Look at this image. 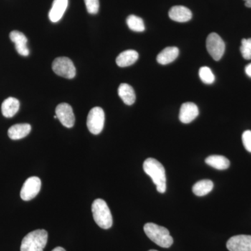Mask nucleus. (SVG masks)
<instances>
[{"mask_svg":"<svg viewBox=\"0 0 251 251\" xmlns=\"http://www.w3.org/2000/svg\"><path fill=\"white\" fill-rule=\"evenodd\" d=\"M143 170L152 179L153 184L156 186L158 192H166V175L163 165L154 158H149L144 162Z\"/></svg>","mask_w":251,"mask_h":251,"instance_id":"1","label":"nucleus"},{"mask_svg":"<svg viewBox=\"0 0 251 251\" xmlns=\"http://www.w3.org/2000/svg\"><path fill=\"white\" fill-rule=\"evenodd\" d=\"M145 234L153 242L162 248H170L173 245V238L166 227L153 223H148L144 226Z\"/></svg>","mask_w":251,"mask_h":251,"instance_id":"2","label":"nucleus"},{"mask_svg":"<svg viewBox=\"0 0 251 251\" xmlns=\"http://www.w3.org/2000/svg\"><path fill=\"white\" fill-rule=\"evenodd\" d=\"M47 231L36 229L29 232L21 243V251H44L48 242Z\"/></svg>","mask_w":251,"mask_h":251,"instance_id":"3","label":"nucleus"},{"mask_svg":"<svg viewBox=\"0 0 251 251\" xmlns=\"http://www.w3.org/2000/svg\"><path fill=\"white\" fill-rule=\"evenodd\" d=\"M92 214L96 224L102 229H108L112 226L111 211L108 204L102 199H97L92 205Z\"/></svg>","mask_w":251,"mask_h":251,"instance_id":"4","label":"nucleus"},{"mask_svg":"<svg viewBox=\"0 0 251 251\" xmlns=\"http://www.w3.org/2000/svg\"><path fill=\"white\" fill-rule=\"evenodd\" d=\"M52 68L54 74L65 78L72 79L76 75L75 66L68 57H57L52 62Z\"/></svg>","mask_w":251,"mask_h":251,"instance_id":"5","label":"nucleus"},{"mask_svg":"<svg viewBox=\"0 0 251 251\" xmlns=\"http://www.w3.org/2000/svg\"><path fill=\"white\" fill-rule=\"evenodd\" d=\"M105 124V113L100 107H95L89 112L87 126L89 130L94 135L101 133Z\"/></svg>","mask_w":251,"mask_h":251,"instance_id":"6","label":"nucleus"},{"mask_svg":"<svg viewBox=\"0 0 251 251\" xmlns=\"http://www.w3.org/2000/svg\"><path fill=\"white\" fill-rule=\"evenodd\" d=\"M206 47L208 52L216 61L222 58L226 49V45L221 36L216 33H211L206 41Z\"/></svg>","mask_w":251,"mask_h":251,"instance_id":"7","label":"nucleus"},{"mask_svg":"<svg viewBox=\"0 0 251 251\" xmlns=\"http://www.w3.org/2000/svg\"><path fill=\"white\" fill-rule=\"evenodd\" d=\"M41 181L37 176H31L26 180L21 191V198L24 201H29L40 192Z\"/></svg>","mask_w":251,"mask_h":251,"instance_id":"8","label":"nucleus"},{"mask_svg":"<svg viewBox=\"0 0 251 251\" xmlns=\"http://www.w3.org/2000/svg\"><path fill=\"white\" fill-rule=\"evenodd\" d=\"M56 116L64 126L72 128L75 124V115L72 107L69 104H59L55 110Z\"/></svg>","mask_w":251,"mask_h":251,"instance_id":"9","label":"nucleus"},{"mask_svg":"<svg viewBox=\"0 0 251 251\" xmlns=\"http://www.w3.org/2000/svg\"><path fill=\"white\" fill-rule=\"evenodd\" d=\"M226 246L229 251H251V235L234 236L227 241Z\"/></svg>","mask_w":251,"mask_h":251,"instance_id":"10","label":"nucleus"},{"mask_svg":"<svg viewBox=\"0 0 251 251\" xmlns=\"http://www.w3.org/2000/svg\"><path fill=\"white\" fill-rule=\"evenodd\" d=\"M10 39L14 42L18 53L21 55H29V50L27 47V38L19 31H12L10 33Z\"/></svg>","mask_w":251,"mask_h":251,"instance_id":"11","label":"nucleus"},{"mask_svg":"<svg viewBox=\"0 0 251 251\" xmlns=\"http://www.w3.org/2000/svg\"><path fill=\"white\" fill-rule=\"evenodd\" d=\"M199 115L197 105L191 102L182 104L179 112V120L184 124L193 122Z\"/></svg>","mask_w":251,"mask_h":251,"instance_id":"12","label":"nucleus"},{"mask_svg":"<svg viewBox=\"0 0 251 251\" xmlns=\"http://www.w3.org/2000/svg\"><path fill=\"white\" fill-rule=\"evenodd\" d=\"M169 17L173 21L186 23L192 18V12L184 6H175L169 11Z\"/></svg>","mask_w":251,"mask_h":251,"instance_id":"13","label":"nucleus"},{"mask_svg":"<svg viewBox=\"0 0 251 251\" xmlns=\"http://www.w3.org/2000/svg\"><path fill=\"white\" fill-rule=\"evenodd\" d=\"M68 2V0H54L49 12V19L51 22L57 23L62 19L67 9Z\"/></svg>","mask_w":251,"mask_h":251,"instance_id":"14","label":"nucleus"},{"mask_svg":"<svg viewBox=\"0 0 251 251\" xmlns=\"http://www.w3.org/2000/svg\"><path fill=\"white\" fill-rule=\"evenodd\" d=\"M31 130V126L29 124H17L10 127L8 135L11 140H21L27 136Z\"/></svg>","mask_w":251,"mask_h":251,"instance_id":"15","label":"nucleus"},{"mask_svg":"<svg viewBox=\"0 0 251 251\" xmlns=\"http://www.w3.org/2000/svg\"><path fill=\"white\" fill-rule=\"evenodd\" d=\"M139 54L133 50H127L119 54L116 59V64L120 67H129L138 60Z\"/></svg>","mask_w":251,"mask_h":251,"instance_id":"16","label":"nucleus"},{"mask_svg":"<svg viewBox=\"0 0 251 251\" xmlns=\"http://www.w3.org/2000/svg\"><path fill=\"white\" fill-rule=\"evenodd\" d=\"M20 108V102L14 97L5 99L1 104V113L6 118H11L16 115Z\"/></svg>","mask_w":251,"mask_h":251,"instance_id":"17","label":"nucleus"},{"mask_svg":"<svg viewBox=\"0 0 251 251\" xmlns=\"http://www.w3.org/2000/svg\"><path fill=\"white\" fill-rule=\"evenodd\" d=\"M179 49L176 47H167L157 56V62L162 65L174 62L179 55Z\"/></svg>","mask_w":251,"mask_h":251,"instance_id":"18","label":"nucleus"},{"mask_svg":"<svg viewBox=\"0 0 251 251\" xmlns=\"http://www.w3.org/2000/svg\"><path fill=\"white\" fill-rule=\"evenodd\" d=\"M118 94L126 105H131L135 101L134 90L131 86L126 83H122L118 89Z\"/></svg>","mask_w":251,"mask_h":251,"instance_id":"19","label":"nucleus"},{"mask_svg":"<svg viewBox=\"0 0 251 251\" xmlns=\"http://www.w3.org/2000/svg\"><path fill=\"white\" fill-rule=\"evenodd\" d=\"M205 163L208 166L220 171L227 169L230 166V162L229 160L226 157L220 156V155L208 156L205 159Z\"/></svg>","mask_w":251,"mask_h":251,"instance_id":"20","label":"nucleus"},{"mask_svg":"<svg viewBox=\"0 0 251 251\" xmlns=\"http://www.w3.org/2000/svg\"><path fill=\"white\" fill-rule=\"evenodd\" d=\"M214 188V183L209 179L198 181L193 186V192L197 196H204L211 192Z\"/></svg>","mask_w":251,"mask_h":251,"instance_id":"21","label":"nucleus"},{"mask_svg":"<svg viewBox=\"0 0 251 251\" xmlns=\"http://www.w3.org/2000/svg\"><path fill=\"white\" fill-rule=\"evenodd\" d=\"M126 23L128 27L132 31L136 32H143L145 31V26L143 20L135 15H130L126 19Z\"/></svg>","mask_w":251,"mask_h":251,"instance_id":"22","label":"nucleus"},{"mask_svg":"<svg viewBox=\"0 0 251 251\" xmlns=\"http://www.w3.org/2000/svg\"><path fill=\"white\" fill-rule=\"evenodd\" d=\"M199 75L201 80L205 84H212L215 80V76L210 69L207 67H202L200 69Z\"/></svg>","mask_w":251,"mask_h":251,"instance_id":"23","label":"nucleus"},{"mask_svg":"<svg viewBox=\"0 0 251 251\" xmlns=\"http://www.w3.org/2000/svg\"><path fill=\"white\" fill-rule=\"evenodd\" d=\"M240 51L244 59H251V39H242Z\"/></svg>","mask_w":251,"mask_h":251,"instance_id":"24","label":"nucleus"},{"mask_svg":"<svg viewBox=\"0 0 251 251\" xmlns=\"http://www.w3.org/2000/svg\"><path fill=\"white\" fill-rule=\"evenodd\" d=\"M87 12L90 14H97L99 10V0H85Z\"/></svg>","mask_w":251,"mask_h":251,"instance_id":"25","label":"nucleus"},{"mask_svg":"<svg viewBox=\"0 0 251 251\" xmlns=\"http://www.w3.org/2000/svg\"><path fill=\"white\" fill-rule=\"evenodd\" d=\"M242 142L246 150L251 153V130H246L243 133Z\"/></svg>","mask_w":251,"mask_h":251,"instance_id":"26","label":"nucleus"},{"mask_svg":"<svg viewBox=\"0 0 251 251\" xmlns=\"http://www.w3.org/2000/svg\"><path fill=\"white\" fill-rule=\"evenodd\" d=\"M245 72L248 76L251 77V63L246 67Z\"/></svg>","mask_w":251,"mask_h":251,"instance_id":"27","label":"nucleus"},{"mask_svg":"<svg viewBox=\"0 0 251 251\" xmlns=\"http://www.w3.org/2000/svg\"><path fill=\"white\" fill-rule=\"evenodd\" d=\"M245 1V6L247 7L251 8V0H244Z\"/></svg>","mask_w":251,"mask_h":251,"instance_id":"28","label":"nucleus"},{"mask_svg":"<svg viewBox=\"0 0 251 251\" xmlns=\"http://www.w3.org/2000/svg\"><path fill=\"white\" fill-rule=\"evenodd\" d=\"M52 251H66L65 249H63L62 247H57L54 249Z\"/></svg>","mask_w":251,"mask_h":251,"instance_id":"29","label":"nucleus"},{"mask_svg":"<svg viewBox=\"0 0 251 251\" xmlns=\"http://www.w3.org/2000/svg\"><path fill=\"white\" fill-rule=\"evenodd\" d=\"M156 251V250H150V251Z\"/></svg>","mask_w":251,"mask_h":251,"instance_id":"30","label":"nucleus"}]
</instances>
